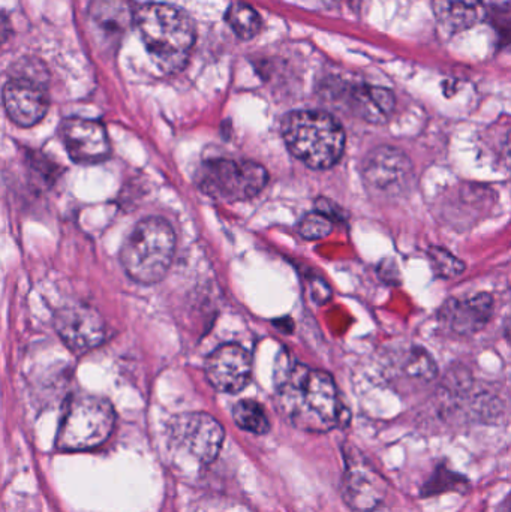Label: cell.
<instances>
[{"label":"cell","mask_w":511,"mask_h":512,"mask_svg":"<svg viewBox=\"0 0 511 512\" xmlns=\"http://www.w3.org/2000/svg\"><path fill=\"white\" fill-rule=\"evenodd\" d=\"M317 210L318 212L329 216V218H332L333 221H338V219L342 218L341 209L336 207L335 204L330 203V201L326 200V198H320V200L317 201Z\"/></svg>","instance_id":"obj_24"},{"label":"cell","mask_w":511,"mask_h":512,"mask_svg":"<svg viewBox=\"0 0 511 512\" xmlns=\"http://www.w3.org/2000/svg\"><path fill=\"white\" fill-rule=\"evenodd\" d=\"M362 177L371 194L390 200L410 191L414 183V165L396 147H375L363 161Z\"/></svg>","instance_id":"obj_8"},{"label":"cell","mask_w":511,"mask_h":512,"mask_svg":"<svg viewBox=\"0 0 511 512\" xmlns=\"http://www.w3.org/2000/svg\"><path fill=\"white\" fill-rule=\"evenodd\" d=\"M176 254V234L162 218L138 222L120 251L126 274L141 285L161 282Z\"/></svg>","instance_id":"obj_4"},{"label":"cell","mask_w":511,"mask_h":512,"mask_svg":"<svg viewBox=\"0 0 511 512\" xmlns=\"http://www.w3.org/2000/svg\"><path fill=\"white\" fill-rule=\"evenodd\" d=\"M467 489L468 481L462 475L456 474L446 466H438L428 483L423 486L422 496L431 498V496L443 495L447 492L462 493Z\"/></svg>","instance_id":"obj_20"},{"label":"cell","mask_w":511,"mask_h":512,"mask_svg":"<svg viewBox=\"0 0 511 512\" xmlns=\"http://www.w3.org/2000/svg\"><path fill=\"white\" fill-rule=\"evenodd\" d=\"M228 26L240 39H252L261 32L263 20L260 14L255 11L248 3L233 2L228 6L227 14Z\"/></svg>","instance_id":"obj_18"},{"label":"cell","mask_w":511,"mask_h":512,"mask_svg":"<svg viewBox=\"0 0 511 512\" xmlns=\"http://www.w3.org/2000/svg\"><path fill=\"white\" fill-rule=\"evenodd\" d=\"M234 423L254 435H264L270 430V421L266 411L255 400L246 399L236 403L233 409Z\"/></svg>","instance_id":"obj_19"},{"label":"cell","mask_w":511,"mask_h":512,"mask_svg":"<svg viewBox=\"0 0 511 512\" xmlns=\"http://www.w3.org/2000/svg\"><path fill=\"white\" fill-rule=\"evenodd\" d=\"M438 23L450 33L464 32L486 17L482 0H432Z\"/></svg>","instance_id":"obj_17"},{"label":"cell","mask_w":511,"mask_h":512,"mask_svg":"<svg viewBox=\"0 0 511 512\" xmlns=\"http://www.w3.org/2000/svg\"><path fill=\"white\" fill-rule=\"evenodd\" d=\"M494 310V297L488 292H480L474 297L449 298L441 306L438 319L458 336H473L491 322Z\"/></svg>","instance_id":"obj_14"},{"label":"cell","mask_w":511,"mask_h":512,"mask_svg":"<svg viewBox=\"0 0 511 512\" xmlns=\"http://www.w3.org/2000/svg\"><path fill=\"white\" fill-rule=\"evenodd\" d=\"M428 256L435 276L440 277V279H455V277L461 276L465 268H467L464 261L456 258L447 249L431 248L429 249Z\"/></svg>","instance_id":"obj_22"},{"label":"cell","mask_w":511,"mask_h":512,"mask_svg":"<svg viewBox=\"0 0 511 512\" xmlns=\"http://www.w3.org/2000/svg\"><path fill=\"white\" fill-rule=\"evenodd\" d=\"M347 104L353 114L372 125L389 122L396 108V98L392 90L386 87L363 86L351 87L347 92Z\"/></svg>","instance_id":"obj_16"},{"label":"cell","mask_w":511,"mask_h":512,"mask_svg":"<svg viewBox=\"0 0 511 512\" xmlns=\"http://www.w3.org/2000/svg\"><path fill=\"white\" fill-rule=\"evenodd\" d=\"M224 439L221 423L204 412L179 415L170 424L171 447L200 465H209L219 456Z\"/></svg>","instance_id":"obj_9"},{"label":"cell","mask_w":511,"mask_h":512,"mask_svg":"<svg viewBox=\"0 0 511 512\" xmlns=\"http://www.w3.org/2000/svg\"><path fill=\"white\" fill-rule=\"evenodd\" d=\"M275 402L285 420L303 432L327 433L345 420L335 379L305 364L288 369L276 388Z\"/></svg>","instance_id":"obj_1"},{"label":"cell","mask_w":511,"mask_h":512,"mask_svg":"<svg viewBox=\"0 0 511 512\" xmlns=\"http://www.w3.org/2000/svg\"><path fill=\"white\" fill-rule=\"evenodd\" d=\"M116 426V412L107 399L90 394L74 396L66 405L57 432L60 451H89L108 441Z\"/></svg>","instance_id":"obj_5"},{"label":"cell","mask_w":511,"mask_h":512,"mask_svg":"<svg viewBox=\"0 0 511 512\" xmlns=\"http://www.w3.org/2000/svg\"><path fill=\"white\" fill-rule=\"evenodd\" d=\"M60 339L75 354H87L105 340V322L99 312L84 304L63 307L54 316Z\"/></svg>","instance_id":"obj_11"},{"label":"cell","mask_w":511,"mask_h":512,"mask_svg":"<svg viewBox=\"0 0 511 512\" xmlns=\"http://www.w3.org/2000/svg\"><path fill=\"white\" fill-rule=\"evenodd\" d=\"M204 373L215 390L221 393H240L251 382V357L245 348L236 343L219 346L206 358Z\"/></svg>","instance_id":"obj_13"},{"label":"cell","mask_w":511,"mask_h":512,"mask_svg":"<svg viewBox=\"0 0 511 512\" xmlns=\"http://www.w3.org/2000/svg\"><path fill=\"white\" fill-rule=\"evenodd\" d=\"M267 182L266 168L245 159H210L197 174L198 188L224 203L251 200L266 188Z\"/></svg>","instance_id":"obj_7"},{"label":"cell","mask_w":511,"mask_h":512,"mask_svg":"<svg viewBox=\"0 0 511 512\" xmlns=\"http://www.w3.org/2000/svg\"><path fill=\"white\" fill-rule=\"evenodd\" d=\"M135 26L147 53L164 74L188 65L195 45V26L183 9L167 3H147L135 12Z\"/></svg>","instance_id":"obj_2"},{"label":"cell","mask_w":511,"mask_h":512,"mask_svg":"<svg viewBox=\"0 0 511 512\" xmlns=\"http://www.w3.org/2000/svg\"><path fill=\"white\" fill-rule=\"evenodd\" d=\"M60 138L69 158L77 164H99L110 156L107 131L96 120L69 117L60 125Z\"/></svg>","instance_id":"obj_12"},{"label":"cell","mask_w":511,"mask_h":512,"mask_svg":"<svg viewBox=\"0 0 511 512\" xmlns=\"http://www.w3.org/2000/svg\"><path fill=\"white\" fill-rule=\"evenodd\" d=\"M506 337H507V340H509V343L511 345V318L509 319V322H507V325H506Z\"/></svg>","instance_id":"obj_26"},{"label":"cell","mask_w":511,"mask_h":512,"mask_svg":"<svg viewBox=\"0 0 511 512\" xmlns=\"http://www.w3.org/2000/svg\"><path fill=\"white\" fill-rule=\"evenodd\" d=\"M345 460H347V466L342 478V498L351 510L357 512L377 510L389 493V483L386 478L356 454H345Z\"/></svg>","instance_id":"obj_10"},{"label":"cell","mask_w":511,"mask_h":512,"mask_svg":"<svg viewBox=\"0 0 511 512\" xmlns=\"http://www.w3.org/2000/svg\"><path fill=\"white\" fill-rule=\"evenodd\" d=\"M500 161L504 168L511 173V134L506 138L503 146H501Z\"/></svg>","instance_id":"obj_25"},{"label":"cell","mask_w":511,"mask_h":512,"mask_svg":"<svg viewBox=\"0 0 511 512\" xmlns=\"http://www.w3.org/2000/svg\"><path fill=\"white\" fill-rule=\"evenodd\" d=\"M282 137L291 155L312 170H329L344 155V128L324 111L288 114L282 122Z\"/></svg>","instance_id":"obj_3"},{"label":"cell","mask_w":511,"mask_h":512,"mask_svg":"<svg viewBox=\"0 0 511 512\" xmlns=\"http://www.w3.org/2000/svg\"><path fill=\"white\" fill-rule=\"evenodd\" d=\"M48 74L39 60L21 59L11 66L3 87V105L15 125L30 128L41 122L50 108Z\"/></svg>","instance_id":"obj_6"},{"label":"cell","mask_w":511,"mask_h":512,"mask_svg":"<svg viewBox=\"0 0 511 512\" xmlns=\"http://www.w3.org/2000/svg\"><path fill=\"white\" fill-rule=\"evenodd\" d=\"M404 372L408 378L420 379V381H432L437 378L438 369L434 358L428 351L422 348H414L408 352L404 361Z\"/></svg>","instance_id":"obj_21"},{"label":"cell","mask_w":511,"mask_h":512,"mask_svg":"<svg viewBox=\"0 0 511 512\" xmlns=\"http://www.w3.org/2000/svg\"><path fill=\"white\" fill-rule=\"evenodd\" d=\"M333 219L324 213L315 212L308 213L305 218L300 221L299 234L305 240H321L330 236L333 231Z\"/></svg>","instance_id":"obj_23"},{"label":"cell","mask_w":511,"mask_h":512,"mask_svg":"<svg viewBox=\"0 0 511 512\" xmlns=\"http://www.w3.org/2000/svg\"><path fill=\"white\" fill-rule=\"evenodd\" d=\"M89 18L96 35L101 36L108 47H114L135 21V12L129 0H93Z\"/></svg>","instance_id":"obj_15"}]
</instances>
